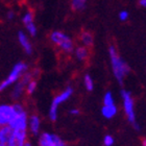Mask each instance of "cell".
<instances>
[{"label": "cell", "mask_w": 146, "mask_h": 146, "mask_svg": "<svg viewBox=\"0 0 146 146\" xmlns=\"http://www.w3.org/2000/svg\"><path fill=\"white\" fill-rule=\"evenodd\" d=\"M73 51H74V53H75L76 60L79 62H85L86 60L89 58V55H90L89 48H87V47H85V46H82V45L74 48Z\"/></svg>", "instance_id": "14"}, {"label": "cell", "mask_w": 146, "mask_h": 146, "mask_svg": "<svg viewBox=\"0 0 146 146\" xmlns=\"http://www.w3.org/2000/svg\"><path fill=\"white\" fill-rule=\"evenodd\" d=\"M39 146H68V144L58 135L45 131L40 135Z\"/></svg>", "instance_id": "8"}, {"label": "cell", "mask_w": 146, "mask_h": 146, "mask_svg": "<svg viewBox=\"0 0 146 146\" xmlns=\"http://www.w3.org/2000/svg\"><path fill=\"white\" fill-rule=\"evenodd\" d=\"M14 111H15V116L9 126L13 131H27V120L28 116L27 113L23 108V106L20 104H13Z\"/></svg>", "instance_id": "4"}, {"label": "cell", "mask_w": 146, "mask_h": 146, "mask_svg": "<svg viewBox=\"0 0 146 146\" xmlns=\"http://www.w3.org/2000/svg\"><path fill=\"white\" fill-rule=\"evenodd\" d=\"M104 146H113L114 144V138L111 135H106L104 138Z\"/></svg>", "instance_id": "23"}, {"label": "cell", "mask_w": 146, "mask_h": 146, "mask_svg": "<svg viewBox=\"0 0 146 146\" xmlns=\"http://www.w3.org/2000/svg\"><path fill=\"white\" fill-rule=\"evenodd\" d=\"M101 114L104 118L107 119H112L114 118L117 114V107L116 104H112V106H104L101 109Z\"/></svg>", "instance_id": "15"}, {"label": "cell", "mask_w": 146, "mask_h": 146, "mask_svg": "<svg viewBox=\"0 0 146 146\" xmlns=\"http://www.w3.org/2000/svg\"><path fill=\"white\" fill-rule=\"evenodd\" d=\"M144 146H145V145H144Z\"/></svg>", "instance_id": "29"}, {"label": "cell", "mask_w": 146, "mask_h": 146, "mask_svg": "<svg viewBox=\"0 0 146 146\" xmlns=\"http://www.w3.org/2000/svg\"><path fill=\"white\" fill-rule=\"evenodd\" d=\"M0 146H1V145H0Z\"/></svg>", "instance_id": "30"}, {"label": "cell", "mask_w": 146, "mask_h": 146, "mask_svg": "<svg viewBox=\"0 0 146 146\" xmlns=\"http://www.w3.org/2000/svg\"><path fill=\"white\" fill-rule=\"evenodd\" d=\"M112 104H115L114 96L112 92L108 91L104 96V106H112Z\"/></svg>", "instance_id": "21"}, {"label": "cell", "mask_w": 146, "mask_h": 146, "mask_svg": "<svg viewBox=\"0 0 146 146\" xmlns=\"http://www.w3.org/2000/svg\"><path fill=\"white\" fill-rule=\"evenodd\" d=\"M25 28H26V31H27V33L31 36H35L36 35V31H38V29H36V24H35V22H33V23H29V24L25 25Z\"/></svg>", "instance_id": "22"}, {"label": "cell", "mask_w": 146, "mask_h": 146, "mask_svg": "<svg viewBox=\"0 0 146 146\" xmlns=\"http://www.w3.org/2000/svg\"><path fill=\"white\" fill-rule=\"evenodd\" d=\"M139 4H140V6H142V7H145L146 0H140V1H139Z\"/></svg>", "instance_id": "27"}, {"label": "cell", "mask_w": 146, "mask_h": 146, "mask_svg": "<svg viewBox=\"0 0 146 146\" xmlns=\"http://www.w3.org/2000/svg\"><path fill=\"white\" fill-rule=\"evenodd\" d=\"M73 94V88L72 87H67L64 91L56 95L52 101L51 106L49 108V119L51 121H55L58 119V106L62 104H64L65 101H67L69 98L72 96Z\"/></svg>", "instance_id": "7"}, {"label": "cell", "mask_w": 146, "mask_h": 146, "mask_svg": "<svg viewBox=\"0 0 146 146\" xmlns=\"http://www.w3.org/2000/svg\"><path fill=\"white\" fill-rule=\"evenodd\" d=\"M109 55L115 78L118 80L119 84H123L124 78L128 75V73L131 72V68L127 65V63L119 55L118 51L114 45H111L109 47Z\"/></svg>", "instance_id": "1"}, {"label": "cell", "mask_w": 146, "mask_h": 146, "mask_svg": "<svg viewBox=\"0 0 146 146\" xmlns=\"http://www.w3.org/2000/svg\"><path fill=\"white\" fill-rule=\"evenodd\" d=\"M84 85H85V88L89 92L93 91V89H94V82H93V78L91 77L90 74H86L85 75V77H84Z\"/></svg>", "instance_id": "18"}, {"label": "cell", "mask_w": 146, "mask_h": 146, "mask_svg": "<svg viewBox=\"0 0 146 146\" xmlns=\"http://www.w3.org/2000/svg\"><path fill=\"white\" fill-rule=\"evenodd\" d=\"M15 116L14 108L11 104H0V126L9 125Z\"/></svg>", "instance_id": "9"}, {"label": "cell", "mask_w": 146, "mask_h": 146, "mask_svg": "<svg viewBox=\"0 0 146 146\" xmlns=\"http://www.w3.org/2000/svg\"><path fill=\"white\" fill-rule=\"evenodd\" d=\"M41 127V119L38 115H31L28 117L27 120V128L33 135H38Z\"/></svg>", "instance_id": "12"}, {"label": "cell", "mask_w": 146, "mask_h": 146, "mask_svg": "<svg viewBox=\"0 0 146 146\" xmlns=\"http://www.w3.org/2000/svg\"><path fill=\"white\" fill-rule=\"evenodd\" d=\"M36 87H38V82H36V79H31V82H27V85H26V87H25V91H26L27 94L31 95L36 92Z\"/></svg>", "instance_id": "19"}, {"label": "cell", "mask_w": 146, "mask_h": 146, "mask_svg": "<svg viewBox=\"0 0 146 146\" xmlns=\"http://www.w3.org/2000/svg\"><path fill=\"white\" fill-rule=\"evenodd\" d=\"M50 41L66 54H70L74 50V42L68 35L63 31H54L50 35Z\"/></svg>", "instance_id": "3"}, {"label": "cell", "mask_w": 146, "mask_h": 146, "mask_svg": "<svg viewBox=\"0 0 146 146\" xmlns=\"http://www.w3.org/2000/svg\"><path fill=\"white\" fill-rule=\"evenodd\" d=\"M27 65L23 62H19L13 67L12 71L9 72V76L3 82H0V92H3L4 90L9 88V86L14 85L21 78V76L27 71Z\"/></svg>", "instance_id": "5"}, {"label": "cell", "mask_w": 146, "mask_h": 146, "mask_svg": "<svg viewBox=\"0 0 146 146\" xmlns=\"http://www.w3.org/2000/svg\"><path fill=\"white\" fill-rule=\"evenodd\" d=\"M23 146H33V144H31V142H27V141H26V142H25L24 145H23Z\"/></svg>", "instance_id": "28"}, {"label": "cell", "mask_w": 146, "mask_h": 146, "mask_svg": "<svg viewBox=\"0 0 146 146\" xmlns=\"http://www.w3.org/2000/svg\"><path fill=\"white\" fill-rule=\"evenodd\" d=\"M13 134H14V131L9 127V125L0 126V145L9 146Z\"/></svg>", "instance_id": "10"}, {"label": "cell", "mask_w": 146, "mask_h": 146, "mask_svg": "<svg viewBox=\"0 0 146 146\" xmlns=\"http://www.w3.org/2000/svg\"><path fill=\"white\" fill-rule=\"evenodd\" d=\"M121 98L122 104H123V110H124V114L127 118L128 122L133 125V127L136 131H140L141 127L137 121V117H136V112H135V101L134 98L131 96V92L126 91V90H122L121 91Z\"/></svg>", "instance_id": "2"}, {"label": "cell", "mask_w": 146, "mask_h": 146, "mask_svg": "<svg viewBox=\"0 0 146 146\" xmlns=\"http://www.w3.org/2000/svg\"><path fill=\"white\" fill-rule=\"evenodd\" d=\"M18 40H19L20 45L22 46V48L24 49V51L26 52L27 54H31V53H33V45H31V43L29 42V40H28L27 35L25 34L24 31H20L18 33Z\"/></svg>", "instance_id": "13"}, {"label": "cell", "mask_w": 146, "mask_h": 146, "mask_svg": "<svg viewBox=\"0 0 146 146\" xmlns=\"http://www.w3.org/2000/svg\"><path fill=\"white\" fill-rule=\"evenodd\" d=\"M80 42H82V46H85L87 48L93 46L94 43V36L90 31H82L80 35Z\"/></svg>", "instance_id": "16"}, {"label": "cell", "mask_w": 146, "mask_h": 146, "mask_svg": "<svg viewBox=\"0 0 146 146\" xmlns=\"http://www.w3.org/2000/svg\"><path fill=\"white\" fill-rule=\"evenodd\" d=\"M27 131H14L9 146H23L26 142Z\"/></svg>", "instance_id": "11"}, {"label": "cell", "mask_w": 146, "mask_h": 146, "mask_svg": "<svg viewBox=\"0 0 146 146\" xmlns=\"http://www.w3.org/2000/svg\"><path fill=\"white\" fill-rule=\"evenodd\" d=\"M119 20L121 22H125L128 20V17H129V14H128L127 11H121L119 13Z\"/></svg>", "instance_id": "24"}, {"label": "cell", "mask_w": 146, "mask_h": 146, "mask_svg": "<svg viewBox=\"0 0 146 146\" xmlns=\"http://www.w3.org/2000/svg\"><path fill=\"white\" fill-rule=\"evenodd\" d=\"M22 22H23L24 26L29 24V23H33L34 22V13L31 12V11L25 13L24 15H23V17H22Z\"/></svg>", "instance_id": "20"}, {"label": "cell", "mask_w": 146, "mask_h": 146, "mask_svg": "<svg viewBox=\"0 0 146 146\" xmlns=\"http://www.w3.org/2000/svg\"><path fill=\"white\" fill-rule=\"evenodd\" d=\"M40 75V70L39 69H36V70H33L31 72H26L21 76V78L19 79L18 82H16L15 86H14V89L12 91V98L13 99H19L21 97L23 93L25 92V87L27 85L28 82H31V79H36V77Z\"/></svg>", "instance_id": "6"}, {"label": "cell", "mask_w": 146, "mask_h": 146, "mask_svg": "<svg viewBox=\"0 0 146 146\" xmlns=\"http://www.w3.org/2000/svg\"><path fill=\"white\" fill-rule=\"evenodd\" d=\"M88 0H71V7L75 12H80L87 5Z\"/></svg>", "instance_id": "17"}, {"label": "cell", "mask_w": 146, "mask_h": 146, "mask_svg": "<svg viewBox=\"0 0 146 146\" xmlns=\"http://www.w3.org/2000/svg\"><path fill=\"white\" fill-rule=\"evenodd\" d=\"M6 17H7L9 20H13V19L15 18V13L13 12V11H9L7 14H6Z\"/></svg>", "instance_id": "25"}, {"label": "cell", "mask_w": 146, "mask_h": 146, "mask_svg": "<svg viewBox=\"0 0 146 146\" xmlns=\"http://www.w3.org/2000/svg\"><path fill=\"white\" fill-rule=\"evenodd\" d=\"M69 113H70V115L76 116V115H79L80 111H79L78 109H71L70 111H69Z\"/></svg>", "instance_id": "26"}]
</instances>
